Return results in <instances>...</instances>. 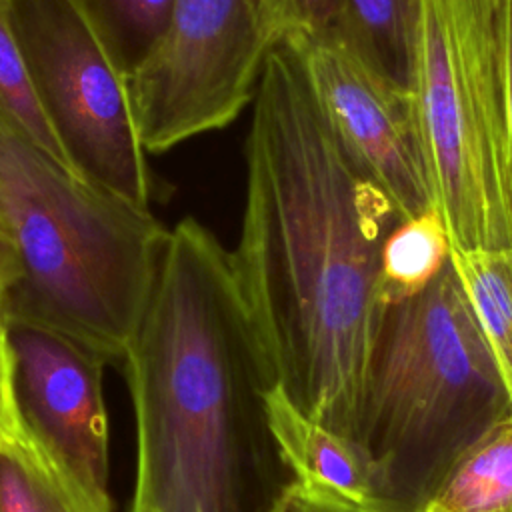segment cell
Returning a JSON list of instances; mask_svg holds the SVG:
<instances>
[{
    "mask_svg": "<svg viewBox=\"0 0 512 512\" xmlns=\"http://www.w3.org/2000/svg\"><path fill=\"white\" fill-rule=\"evenodd\" d=\"M418 0H336L328 32L378 72L412 90Z\"/></svg>",
    "mask_w": 512,
    "mask_h": 512,
    "instance_id": "cell-11",
    "label": "cell"
},
{
    "mask_svg": "<svg viewBox=\"0 0 512 512\" xmlns=\"http://www.w3.org/2000/svg\"><path fill=\"white\" fill-rule=\"evenodd\" d=\"M508 4V136L512 148V0Z\"/></svg>",
    "mask_w": 512,
    "mask_h": 512,
    "instance_id": "cell-22",
    "label": "cell"
},
{
    "mask_svg": "<svg viewBox=\"0 0 512 512\" xmlns=\"http://www.w3.org/2000/svg\"><path fill=\"white\" fill-rule=\"evenodd\" d=\"M0 242H4V244H8V246H12V244H10V236H8V226H6V218H4L2 206H0Z\"/></svg>",
    "mask_w": 512,
    "mask_h": 512,
    "instance_id": "cell-23",
    "label": "cell"
},
{
    "mask_svg": "<svg viewBox=\"0 0 512 512\" xmlns=\"http://www.w3.org/2000/svg\"><path fill=\"white\" fill-rule=\"evenodd\" d=\"M450 260L512 400V248H452Z\"/></svg>",
    "mask_w": 512,
    "mask_h": 512,
    "instance_id": "cell-13",
    "label": "cell"
},
{
    "mask_svg": "<svg viewBox=\"0 0 512 512\" xmlns=\"http://www.w3.org/2000/svg\"><path fill=\"white\" fill-rule=\"evenodd\" d=\"M268 428L290 476L376 512L370 464L356 442L308 418L280 384L266 390Z\"/></svg>",
    "mask_w": 512,
    "mask_h": 512,
    "instance_id": "cell-10",
    "label": "cell"
},
{
    "mask_svg": "<svg viewBox=\"0 0 512 512\" xmlns=\"http://www.w3.org/2000/svg\"><path fill=\"white\" fill-rule=\"evenodd\" d=\"M270 48L258 0H174L160 46L130 82L144 150L232 124L252 106Z\"/></svg>",
    "mask_w": 512,
    "mask_h": 512,
    "instance_id": "cell-7",
    "label": "cell"
},
{
    "mask_svg": "<svg viewBox=\"0 0 512 512\" xmlns=\"http://www.w3.org/2000/svg\"><path fill=\"white\" fill-rule=\"evenodd\" d=\"M250 108L236 284L288 398L356 442L386 308L380 250L402 218L342 146L290 44L270 48Z\"/></svg>",
    "mask_w": 512,
    "mask_h": 512,
    "instance_id": "cell-1",
    "label": "cell"
},
{
    "mask_svg": "<svg viewBox=\"0 0 512 512\" xmlns=\"http://www.w3.org/2000/svg\"><path fill=\"white\" fill-rule=\"evenodd\" d=\"M22 430L12 388V350L8 328L6 320L0 318V442L16 438Z\"/></svg>",
    "mask_w": 512,
    "mask_h": 512,
    "instance_id": "cell-20",
    "label": "cell"
},
{
    "mask_svg": "<svg viewBox=\"0 0 512 512\" xmlns=\"http://www.w3.org/2000/svg\"><path fill=\"white\" fill-rule=\"evenodd\" d=\"M452 240L438 208L400 220L380 250L378 292L384 306L422 292L450 262Z\"/></svg>",
    "mask_w": 512,
    "mask_h": 512,
    "instance_id": "cell-14",
    "label": "cell"
},
{
    "mask_svg": "<svg viewBox=\"0 0 512 512\" xmlns=\"http://www.w3.org/2000/svg\"><path fill=\"white\" fill-rule=\"evenodd\" d=\"M412 92L452 248H512L506 0H418Z\"/></svg>",
    "mask_w": 512,
    "mask_h": 512,
    "instance_id": "cell-5",
    "label": "cell"
},
{
    "mask_svg": "<svg viewBox=\"0 0 512 512\" xmlns=\"http://www.w3.org/2000/svg\"><path fill=\"white\" fill-rule=\"evenodd\" d=\"M286 44L298 52L342 146L384 190L400 218L438 208L414 92L378 72L332 32Z\"/></svg>",
    "mask_w": 512,
    "mask_h": 512,
    "instance_id": "cell-8",
    "label": "cell"
},
{
    "mask_svg": "<svg viewBox=\"0 0 512 512\" xmlns=\"http://www.w3.org/2000/svg\"><path fill=\"white\" fill-rule=\"evenodd\" d=\"M12 388L26 434L96 512H112L106 360L44 326L6 322Z\"/></svg>",
    "mask_w": 512,
    "mask_h": 512,
    "instance_id": "cell-9",
    "label": "cell"
},
{
    "mask_svg": "<svg viewBox=\"0 0 512 512\" xmlns=\"http://www.w3.org/2000/svg\"><path fill=\"white\" fill-rule=\"evenodd\" d=\"M422 512H512V414L454 464Z\"/></svg>",
    "mask_w": 512,
    "mask_h": 512,
    "instance_id": "cell-12",
    "label": "cell"
},
{
    "mask_svg": "<svg viewBox=\"0 0 512 512\" xmlns=\"http://www.w3.org/2000/svg\"><path fill=\"white\" fill-rule=\"evenodd\" d=\"M122 68L132 74L156 52L174 0H86Z\"/></svg>",
    "mask_w": 512,
    "mask_h": 512,
    "instance_id": "cell-17",
    "label": "cell"
},
{
    "mask_svg": "<svg viewBox=\"0 0 512 512\" xmlns=\"http://www.w3.org/2000/svg\"><path fill=\"white\" fill-rule=\"evenodd\" d=\"M0 124L60 168L78 176L36 96L14 30L10 0H0Z\"/></svg>",
    "mask_w": 512,
    "mask_h": 512,
    "instance_id": "cell-15",
    "label": "cell"
},
{
    "mask_svg": "<svg viewBox=\"0 0 512 512\" xmlns=\"http://www.w3.org/2000/svg\"><path fill=\"white\" fill-rule=\"evenodd\" d=\"M0 206L16 274L6 322L56 330L108 364L126 358L170 228L66 172L0 124Z\"/></svg>",
    "mask_w": 512,
    "mask_h": 512,
    "instance_id": "cell-3",
    "label": "cell"
},
{
    "mask_svg": "<svg viewBox=\"0 0 512 512\" xmlns=\"http://www.w3.org/2000/svg\"><path fill=\"white\" fill-rule=\"evenodd\" d=\"M0 512H96L22 430L0 442Z\"/></svg>",
    "mask_w": 512,
    "mask_h": 512,
    "instance_id": "cell-16",
    "label": "cell"
},
{
    "mask_svg": "<svg viewBox=\"0 0 512 512\" xmlns=\"http://www.w3.org/2000/svg\"><path fill=\"white\" fill-rule=\"evenodd\" d=\"M36 96L74 170L88 184L152 208L130 74L86 0H10Z\"/></svg>",
    "mask_w": 512,
    "mask_h": 512,
    "instance_id": "cell-6",
    "label": "cell"
},
{
    "mask_svg": "<svg viewBox=\"0 0 512 512\" xmlns=\"http://www.w3.org/2000/svg\"><path fill=\"white\" fill-rule=\"evenodd\" d=\"M510 414V394L450 260L380 318L356 426L376 512H422L454 464Z\"/></svg>",
    "mask_w": 512,
    "mask_h": 512,
    "instance_id": "cell-4",
    "label": "cell"
},
{
    "mask_svg": "<svg viewBox=\"0 0 512 512\" xmlns=\"http://www.w3.org/2000/svg\"><path fill=\"white\" fill-rule=\"evenodd\" d=\"M130 512H154V510H150V508H142V506H132V510Z\"/></svg>",
    "mask_w": 512,
    "mask_h": 512,
    "instance_id": "cell-24",
    "label": "cell"
},
{
    "mask_svg": "<svg viewBox=\"0 0 512 512\" xmlns=\"http://www.w3.org/2000/svg\"><path fill=\"white\" fill-rule=\"evenodd\" d=\"M270 512H372L326 490L290 480L276 498Z\"/></svg>",
    "mask_w": 512,
    "mask_h": 512,
    "instance_id": "cell-19",
    "label": "cell"
},
{
    "mask_svg": "<svg viewBox=\"0 0 512 512\" xmlns=\"http://www.w3.org/2000/svg\"><path fill=\"white\" fill-rule=\"evenodd\" d=\"M16 274V258H14V250L12 246L0 242V318H4V300H6V292L14 280Z\"/></svg>",
    "mask_w": 512,
    "mask_h": 512,
    "instance_id": "cell-21",
    "label": "cell"
},
{
    "mask_svg": "<svg viewBox=\"0 0 512 512\" xmlns=\"http://www.w3.org/2000/svg\"><path fill=\"white\" fill-rule=\"evenodd\" d=\"M260 18L270 46L328 32L336 0H258Z\"/></svg>",
    "mask_w": 512,
    "mask_h": 512,
    "instance_id": "cell-18",
    "label": "cell"
},
{
    "mask_svg": "<svg viewBox=\"0 0 512 512\" xmlns=\"http://www.w3.org/2000/svg\"><path fill=\"white\" fill-rule=\"evenodd\" d=\"M122 366L136 420L132 506L270 512L292 480L266 418L278 382L230 250L196 218L170 228Z\"/></svg>",
    "mask_w": 512,
    "mask_h": 512,
    "instance_id": "cell-2",
    "label": "cell"
}]
</instances>
